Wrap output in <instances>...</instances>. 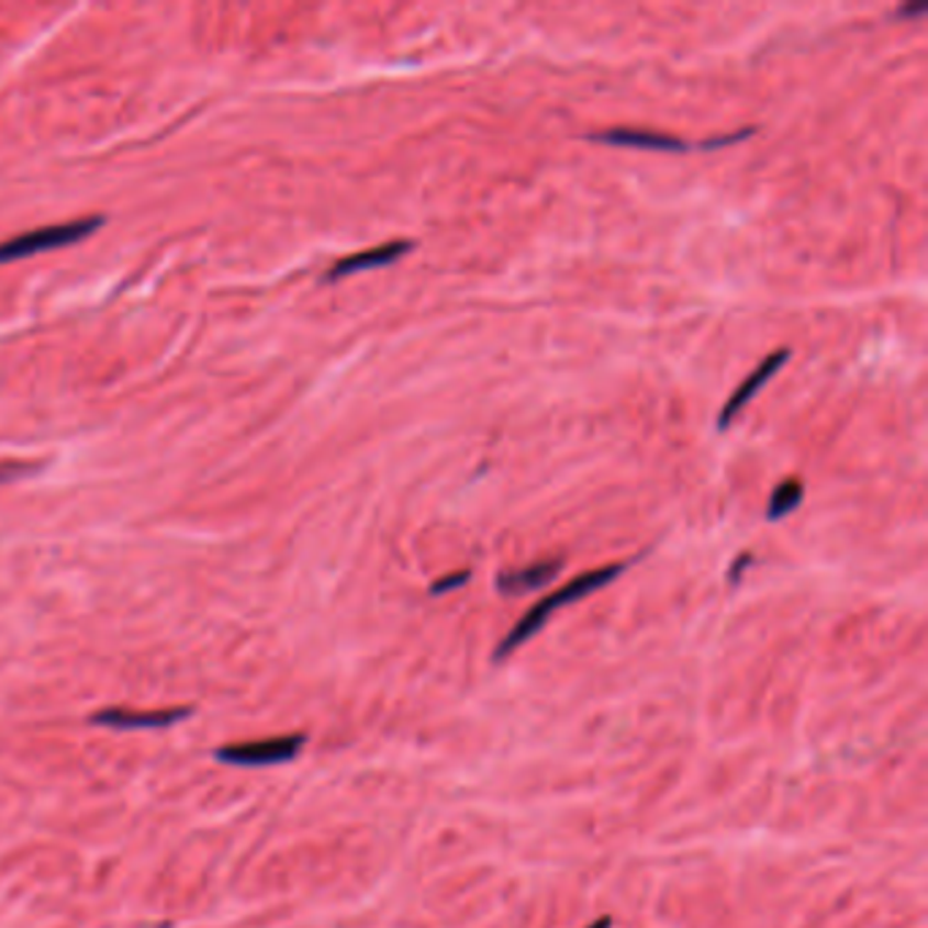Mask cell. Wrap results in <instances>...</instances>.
<instances>
[{
  "mask_svg": "<svg viewBox=\"0 0 928 928\" xmlns=\"http://www.w3.org/2000/svg\"><path fill=\"white\" fill-rule=\"evenodd\" d=\"M626 569V563H611V567H600V569H591V572L580 574V578L569 580L563 589L554 591L550 596H545V600H539L537 605L532 607V611L526 613L521 620H517L515 626H512L510 631L504 635V640L495 646L493 651V659L495 662H501V659H506L510 653H515L517 648L523 646V642L532 640L534 635H537L539 629H543L545 624H548L550 616H554L556 611H561V607L572 605V602L583 600V596L594 594V591L605 589V585H611L613 580L618 578L620 572Z\"/></svg>",
  "mask_w": 928,
  "mask_h": 928,
  "instance_id": "6da1fadb",
  "label": "cell"
},
{
  "mask_svg": "<svg viewBox=\"0 0 928 928\" xmlns=\"http://www.w3.org/2000/svg\"><path fill=\"white\" fill-rule=\"evenodd\" d=\"M99 226H101V215H90V219L66 221V224L42 226V230L16 235V237H11V241L0 243V265H3V261L27 259V256L44 254V250H58L63 246H74V243L93 235Z\"/></svg>",
  "mask_w": 928,
  "mask_h": 928,
  "instance_id": "7a4b0ae2",
  "label": "cell"
},
{
  "mask_svg": "<svg viewBox=\"0 0 928 928\" xmlns=\"http://www.w3.org/2000/svg\"><path fill=\"white\" fill-rule=\"evenodd\" d=\"M309 738L303 733H294V736H276V738H261V741H248V743H230L215 749V760L226 762V765L237 768H270L281 765V762H292L294 757L303 751V746Z\"/></svg>",
  "mask_w": 928,
  "mask_h": 928,
  "instance_id": "3957f363",
  "label": "cell"
},
{
  "mask_svg": "<svg viewBox=\"0 0 928 928\" xmlns=\"http://www.w3.org/2000/svg\"><path fill=\"white\" fill-rule=\"evenodd\" d=\"M787 360H790V349H787V346H782V349L771 351V355H768L765 360H762L760 366L754 368V371H751L749 376H746L743 384L738 387V390L733 392L730 398H727L725 406H722L719 420H716V425H719V431H727V428H730L733 423H736L738 414H741L743 409L749 406V401H754V398L760 395L762 387H765L768 381L773 379V376H776L779 371H782L784 362H787Z\"/></svg>",
  "mask_w": 928,
  "mask_h": 928,
  "instance_id": "277c9868",
  "label": "cell"
},
{
  "mask_svg": "<svg viewBox=\"0 0 928 928\" xmlns=\"http://www.w3.org/2000/svg\"><path fill=\"white\" fill-rule=\"evenodd\" d=\"M193 708H167V711H131V708H104L93 714V725L110 727V730H167L188 719Z\"/></svg>",
  "mask_w": 928,
  "mask_h": 928,
  "instance_id": "5b68a950",
  "label": "cell"
},
{
  "mask_svg": "<svg viewBox=\"0 0 928 928\" xmlns=\"http://www.w3.org/2000/svg\"><path fill=\"white\" fill-rule=\"evenodd\" d=\"M561 569V558H543V561H534L523 569H504V572H499V578H495V589L504 596L532 594V591L545 589L550 580H556Z\"/></svg>",
  "mask_w": 928,
  "mask_h": 928,
  "instance_id": "8992f818",
  "label": "cell"
},
{
  "mask_svg": "<svg viewBox=\"0 0 928 928\" xmlns=\"http://www.w3.org/2000/svg\"><path fill=\"white\" fill-rule=\"evenodd\" d=\"M591 142H602V145L616 147H635V150H659V153H686L689 145L679 136L662 134V131H646V128H607L589 134Z\"/></svg>",
  "mask_w": 928,
  "mask_h": 928,
  "instance_id": "52a82bcc",
  "label": "cell"
},
{
  "mask_svg": "<svg viewBox=\"0 0 928 928\" xmlns=\"http://www.w3.org/2000/svg\"><path fill=\"white\" fill-rule=\"evenodd\" d=\"M412 248H414L412 241H392V243H384V246H376L371 250H360V254L344 256V259L335 261L333 270L327 272V281H338V278L355 276V272L387 267V265H392V261L401 259L403 254H409Z\"/></svg>",
  "mask_w": 928,
  "mask_h": 928,
  "instance_id": "ba28073f",
  "label": "cell"
},
{
  "mask_svg": "<svg viewBox=\"0 0 928 928\" xmlns=\"http://www.w3.org/2000/svg\"><path fill=\"white\" fill-rule=\"evenodd\" d=\"M801 501H804V482L798 480V477H790V480H784L782 485L773 488L771 493V501H768V521H782V517H787L790 512H795L801 506Z\"/></svg>",
  "mask_w": 928,
  "mask_h": 928,
  "instance_id": "9c48e42d",
  "label": "cell"
},
{
  "mask_svg": "<svg viewBox=\"0 0 928 928\" xmlns=\"http://www.w3.org/2000/svg\"><path fill=\"white\" fill-rule=\"evenodd\" d=\"M469 578H471V572H469V569H463V572H455V574H447V578L436 580V583H434V585H431V594H434V596H441V594H447V591H455V589H460V585H466V583H469Z\"/></svg>",
  "mask_w": 928,
  "mask_h": 928,
  "instance_id": "30bf717a",
  "label": "cell"
},
{
  "mask_svg": "<svg viewBox=\"0 0 928 928\" xmlns=\"http://www.w3.org/2000/svg\"><path fill=\"white\" fill-rule=\"evenodd\" d=\"M751 131H754V128H743V131H738V134L719 136V139H705V142H700V147H703V150H714V147L736 145V142H741V139H746V136H751Z\"/></svg>",
  "mask_w": 928,
  "mask_h": 928,
  "instance_id": "8fae6325",
  "label": "cell"
},
{
  "mask_svg": "<svg viewBox=\"0 0 928 928\" xmlns=\"http://www.w3.org/2000/svg\"><path fill=\"white\" fill-rule=\"evenodd\" d=\"M749 563H751V556H749V554H743L741 558H738L736 563H733V569H730V583H738V580H741L743 569L749 567Z\"/></svg>",
  "mask_w": 928,
  "mask_h": 928,
  "instance_id": "7c38bea8",
  "label": "cell"
},
{
  "mask_svg": "<svg viewBox=\"0 0 928 928\" xmlns=\"http://www.w3.org/2000/svg\"><path fill=\"white\" fill-rule=\"evenodd\" d=\"M902 20H913V16H920L926 14V3H913V5H902V9L896 11Z\"/></svg>",
  "mask_w": 928,
  "mask_h": 928,
  "instance_id": "4fadbf2b",
  "label": "cell"
},
{
  "mask_svg": "<svg viewBox=\"0 0 928 928\" xmlns=\"http://www.w3.org/2000/svg\"><path fill=\"white\" fill-rule=\"evenodd\" d=\"M611 926H613L611 918H600V920H594L589 928H611Z\"/></svg>",
  "mask_w": 928,
  "mask_h": 928,
  "instance_id": "5bb4252c",
  "label": "cell"
}]
</instances>
